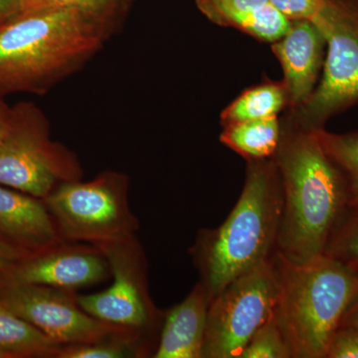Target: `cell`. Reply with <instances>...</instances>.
Instances as JSON below:
<instances>
[{
    "instance_id": "obj_12",
    "label": "cell",
    "mask_w": 358,
    "mask_h": 358,
    "mask_svg": "<svg viewBox=\"0 0 358 358\" xmlns=\"http://www.w3.org/2000/svg\"><path fill=\"white\" fill-rule=\"evenodd\" d=\"M327 41L312 21H292L289 31L272 43V50L281 63L289 95L288 109L300 107L313 92L324 66Z\"/></svg>"
},
{
    "instance_id": "obj_28",
    "label": "cell",
    "mask_w": 358,
    "mask_h": 358,
    "mask_svg": "<svg viewBox=\"0 0 358 358\" xmlns=\"http://www.w3.org/2000/svg\"><path fill=\"white\" fill-rule=\"evenodd\" d=\"M20 11V0H0V22L13 17Z\"/></svg>"
},
{
    "instance_id": "obj_13",
    "label": "cell",
    "mask_w": 358,
    "mask_h": 358,
    "mask_svg": "<svg viewBox=\"0 0 358 358\" xmlns=\"http://www.w3.org/2000/svg\"><path fill=\"white\" fill-rule=\"evenodd\" d=\"M0 236L31 253L65 242L43 200L1 185Z\"/></svg>"
},
{
    "instance_id": "obj_1",
    "label": "cell",
    "mask_w": 358,
    "mask_h": 358,
    "mask_svg": "<svg viewBox=\"0 0 358 358\" xmlns=\"http://www.w3.org/2000/svg\"><path fill=\"white\" fill-rule=\"evenodd\" d=\"M280 121L281 140L273 157L282 192L275 252L291 262L308 263L326 253L348 206V189L317 131L303 129L287 113Z\"/></svg>"
},
{
    "instance_id": "obj_25",
    "label": "cell",
    "mask_w": 358,
    "mask_h": 358,
    "mask_svg": "<svg viewBox=\"0 0 358 358\" xmlns=\"http://www.w3.org/2000/svg\"><path fill=\"white\" fill-rule=\"evenodd\" d=\"M324 0H270L289 21L310 20L320 13Z\"/></svg>"
},
{
    "instance_id": "obj_6",
    "label": "cell",
    "mask_w": 358,
    "mask_h": 358,
    "mask_svg": "<svg viewBox=\"0 0 358 358\" xmlns=\"http://www.w3.org/2000/svg\"><path fill=\"white\" fill-rule=\"evenodd\" d=\"M82 176L76 155L51 140L43 113L32 103L14 106L0 141V185L43 200L61 183Z\"/></svg>"
},
{
    "instance_id": "obj_20",
    "label": "cell",
    "mask_w": 358,
    "mask_h": 358,
    "mask_svg": "<svg viewBox=\"0 0 358 358\" xmlns=\"http://www.w3.org/2000/svg\"><path fill=\"white\" fill-rule=\"evenodd\" d=\"M140 338L109 339L92 343L61 345L56 358H124L138 355Z\"/></svg>"
},
{
    "instance_id": "obj_23",
    "label": "cell",
    "mask_w": 358,
    "mask_h": 358,
    "mask_svg": "<svg viewBox=\"0 0 358 358\" xmlns=\"http://www.w3.org/2000/svg\"><path fill=\"white\" fill-rule=\"evenodd\" d=\"M124 0H20L21 11L47 8H76L106 17H119Z\"/></svg>"
},
{
    "instance_id": "obj_32",
    "label": "cell",
    "mask_w": 358,
    "mask_h": 358,
    "mask_svg": "<svg viewBox=\"0 0 358 358\" xmlns=\"http://www.w3.org/2000/svg\"><path fill=\"white\" fill-rule=\"evenodd\" d=\"M0 358H2L1 355H0Z\"/></svg>"
},
{
    "instance_id": "obj_4",
    "label": "cell",
    "mask_w": 358,
    "mask_h": 358,
    "mask_svg": "<svg viewBox=\"0 0 358 358\" xmlns=\"http://www.w3.org/2000/svg\"><path fill=\"white\" fill-rule=\"evenodd\" d=\"M279 298L274 319L294 358H324L346 310L358 298V268L324 253L294 263L275 252Z\"/></svg>"
},
{
    "instance_id": "obj_8",
    "label": "cell",
    "mask_w": 358,
    "mask_h": 358,
    "mask_svg": "<svg viewBox=\"0 0 358 358\" xmlns=\"http://www.w3.org/2000/svg\"><path fill=\"white\" fill-rule=\"evenodd\" d=\"M279 280L274 256L240 275L209 303L202 358H239L274 315Z\"/></svg>"
},
{
    "instance_id": "obj_15",
    "label": "cell",
    "mask_w": 358,
    "mask_h": 358,
    "mask_svg": "<svg viewBox=\"0 0 358 358\" xmlns=\"http://www.w3.org/2000/svg\"><path fill=\"white\" fill-rule=\"evenodd\" d=\"M223 129L221 143L246 160L271 159L281 140L279 117L235 122Z\"/></svg>"
},
{
    "instance_id": "obj_9",
    "label": "cell",
    "mask_w": 358,
    "mask_h": 358,
    "mask_svg": "<svg viewBox=\"0 0 358 358\" xmlns=\"http://www.w3.org/2000/svg\"><path fill=\"white\" fill-rule=\"evenodd\" d=\"M109 263L112 285L99 293L77 294L80 308L95 319L143 334L159 319L148 294L145 254L136 236L98 245Z\"/></svg>"
},
{
    "instance_id": "obj_22",
    "label": "cell",
    "mask_w": 358,
    "mask_h": 358,
    "mask_svg": "<svg viewBox=\"0 0 358 358\" xmlns=\"http://www.w3.org/2000/svg\"><path fill=\"white\" fill-rule=\"evenodd\" d=\"M239 358H292L288 343L274 315L254 334Z\"/></svg>"
},
{
    "instance_id": "obj_5",
    "label": "cell",
    "mask_w": 358,
    "mask_h": 358,
    "mask_svg": "<svg viewBox=\"0 0 358 358\" xmlns=\"http://www.w3.org/2000/svg\"><path fill=\"white\" fill-rule=\"evenodd\" d=\"M43 201L65 242L98 246L136 236L138 229L122 173L106 171L85 182L61 183Z\"/></svg>"
},
{
    "instance_id": "obj_18",
    "label": "cell",
    "mask_w": 358,
    "mask_h": 358,
    "mask_svg": "<svg viewBox=\"0 0 358 358\" xmlns=\"http://www.w3.org/2000/svg\"><path fill=\"white\" fill-rule=\"evenodd\" d=\"M317 134L322 148L345 176L348 206L358 209V133L331 134L322 129Z\"/></svg>"
},
{
    "instance_id": "obj_29",
    "label": "cell",
    "mask_w": 358,
    "mask_h": 358,
    "mask_svg": "<svg viewBox=\"0 0 358 358\" xmlns=\"http://www.w3.org/2000/svg\"><path fill=\"white\" fill-rule=\"evenodd\" d=\"M2 96L0 95V141L6 136L13 117V108L6 105Z\"/></svg>"
},
{
    "instance_id": "obj_27",
    "label": "cell",
    "mask_w": 358,
    "mask_h": 358,
    "mask_svg": "<svg viewBox=\"0 0 358 358\" xmlns=\"http://www.w3.org/2000/svg\"><path fill=\"white\" fill-rule=\"evenodd\" d=\"M30 253L31 252L26 251L20 247L16 246L15 244L11 243L6 238L0 236V259H3L8 262H14L23 257L29 255Z\"/></svg>"
},
{
    "instance_id": "obj_16",
    "label": "cell",
    "mask_w": 358,
    "mask_h": 358,
    "mask_svg": "<svg viewBox=\"0 0 358 358\" xmlns=\"http://www.w3.org/2000/svg\"><path fill=\"white\" fill-rule=\"evenodd\" d=\"M60 345L0 303V355L8 357L56 358Z\"/></svg>"
},
{
    "instance_id": "obj_21",
    "label": "cell",
    "mask_w": 358,
    "mask_h": 358,
    "mask_svg": "<svg viewBox=\"0 0 358 358\" xmlns=\"http://www.w3.org/2000/svg\"><path fill=\"white\" fill-rule=\"evenodd\" d=\"M270 0H195L197 8L214 24L236 27L244 16L268 3Z\"/></svg>"
},
{
    "instance_id": "obj_31",
    "label": "cell",
    "mask_w": 358,
    "mask_h": 358,
    "mask_svg": "<svg viewBox=\"0 0 358 358\" xmlns=\"http://www.w3.org/2000/svg\"><path fill=\"white\" fill-rule=\"evenodd\" d=\"M11 262H8V261L3 260V259H0V271L3 270L4 268L7 267Z\"/></svg>"
},
{
    "instance_id": "obj_2",
    "label": "cell",
    "mask_w": 358,
    "mask_h": 358,
    "mask_svg": "<svg viewBox=\"0 0 358 358\" xmlns=\"http://www.w3.org/2000/svg\"><path fill=\"white\" fill-rule=\"evenodd\" d=\"M117 20L47 8L0 22V95L48 91L102 48Z\"/></svg>"
},
{
    "instance_id": "obj_7",
    "label": "cell",
    "mask_w": 358,
    "mask_h": 358,
    "mask_svg": "<svg viewBox=\"0 0 358 358\" xmlns=\"http://www.w3.org/2000/svg\"><path fill=\"white\" fill-rule=\"evenodd\" d=\"M312 22L327 45L322 80L305 103L287 114L303 129L319 131L358 103V0H324Z\"/></svg>"
},
{
    "instance_id": "obj_3",
    "label": "cell",
    "mask_w": 358,
    "mask_h": 358,
    "mask_svg": "<svg viewBox=\"0 0 358 358\" xmlns=\"http://www.w3.org/2000/svg\"><path fill=\"white\" fill-rule=\"evenodd\" d=\"M282 210L281 178L273 157L247 160L243 190L234 208L217 229L202 230L192 248L209 301L275 255Z\"/></svg>"
},
{
    "instance_id": "obj_10",
    "label": "cell",
    "mask_w": 358,
    "mask_h": 358,
    "mask_svg": "<svg viewBox=\"0 0 358 358\" xmlns=\"http://www.w3.org/2000/svg\"><path fill=\"white\" fill-rule=\"evenodd\" d=\"M0 303L60 345L141 336L138 331L91 317L80 308L74 291L33 285H0Z\"/></svg>"
},
{
    "instance_id": "obj_14",
    "label": "cell",
    "mask_w": 358,
    "mask_h": 358,
    "mask_svg": "<svg viewBox=\"0 0 358 358\" xmlns=\"http://www.w3.org/2000/svg\"><path fill=\"white\" fill-rule=\"evenodd\" d=\"M208 296L199 282L190 294L166 315L155 358H202Z\"/></svg>"
},
{
    "instance_id": "obj_30",
    "label": "cell",
    "mask_w": 358,
    "mask_h": 358,
    "mask_svg": "<svg viewBox=\"0 0 358 358\" xmlns=\"http://www.w3.org/2000/svg\"><path fill=\"white\" fill-rule=\"evenodd\" d=\"M341 327H352L358 331V298L346 310L343 319L341 320Z\"/></svg>"
},
{
    "instance_id": "obj_19",
    "label": "cell",
    "mask_w": 358,
    "mask_h": 358,
    "mask_svg": "<svg viewBox=\"0 0 358 358\" xmlns=\"http://www.w3.org/2000/svg\"><path fill=\"white\" fill-rule=\"evenodd\" d=\"M291 24L292 21L268 2L244 16L235 28L259 41L274 43L289 31Z\"/></svg>"
},
{
    "instance_id": "obj_11",
    "label": "cell",
    "mask_w": 358,
    "mask_h": 358,
    "mask_svg": "<svg viewBox=\"0 0 358 358\" xmlns=\"http://www.w3.org/2000/svg\"><path fill=\"white\" fill-rule=\"evenodd\" d=\"M0 275V285H33L75 292L103 281L110 273L107 259L94 245L62 242L11 262Z\"/></svg>"
},
{
    "instance_id": "obj_26",
    "label": "cell",
    "mask_w": 358,
    "mask_h": 358,
    "mask_svg": "<svg viewBox=\"0 0 358 358\" xmlns=\"http://www.w3.org/2000/svg\"><path fill=\"white\" fill-rule=\"evenodd\" d=\"M327 358H358V331L339 327L327 352Z\"/></svg>"
},
{
    "instance_id": "obj_24",
    "label": "cell",
    "mask_w": 358,
    "mask_h": 358,
    "mask_svg": "<svg viewBox=\"0 0 358 358\" xmlns=\"http://www.w3.org/2000/svg\"><path fill=\"white\" fill-rule=\"evenodd\" d=\"M336 227L338 228L334 231L326 253L358 268V209Z\"/></svg>"
},
{
    "instance_id": "obj_17",
    "label": "cell",
    "mask_w": 358,
    "mask_h": 358,
    "mask_svg": "<svg viewBox=\"0 0 358 358\" xmlns=\"http://www.w3.org/2000/svg\"><path fill=\"white\" fill-rule=\"evenodd\" d=\"M289 107V95L284 81H268L243 92L221 114L222 127L254 120L278 117Z\"/></svg>"
}]
</instances>
